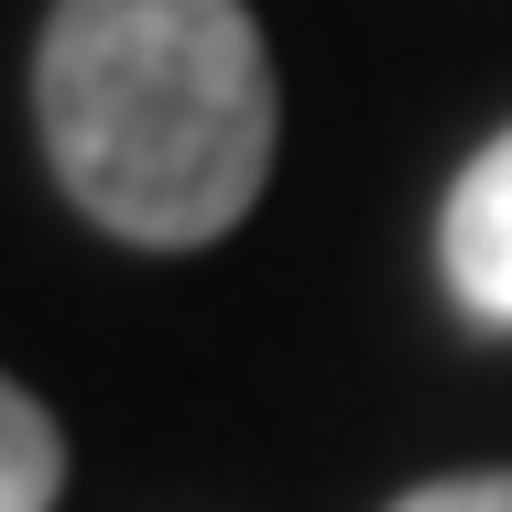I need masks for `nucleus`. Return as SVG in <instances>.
Returning <instances> with one entry per match:
<instances>
[{
	"mask_svg": "<svg viewBox=\"0 0 512 512\" xmlns=\"http://www.w3.org/2000/svg\"><path fill=\"white\" fill-rule=\"evenodd\" d=\"M33 120L66 197L131 251L240 229L273 175V55L240 0H55Z\"/></svg>",
	"mask_w": 512,
	"mask_h": 512,
	"instance_id": "f257e3e1",
	"label": "nucleus"
},
{
	"mask_svg": "<svg viewBox=\"0 0 512 512\" xmlns=\"http://www.w3.org/2000/svg\"><path fill=\"white\" fill-rule=\"evenodd\" d=\"M393 512H512V469H469V480H425Z\"/></svg>",
	"mask_w": 512,
	"mask_h": 512,
	"instance_id": "20e7f679",
	"label": "nucleus"
},
{
	"mask_svg": "<svg viewBox=\"0 0 512 512\" xmlns=\"http://www.w3.org/2000/svg\"><path fill=\"white\" fill-rule=\"evenodd\" d=\"M55 480H66L55 414L33 404V393H11V404H0V512H44V502H55Z\"/></svg>",
	"mask_w": 512,
	"mask_h": 512,
	"instance_id": "7ed1b4c3",
	"label": "nucleus"
},
{
	"mask_svg": "<svg viewBox=\"0 0 512 512\" xmlns=\"http://www.w3.org/2000/svg\"><path fill=\"white\" fill-rule=\"evenodd\" d=\"M436 251H447V295L480 316V327H502V338H512V131H502V142H480V153L458 164Z\"/></svg>",
	"mask_w": 512,
	"mask_h": 512,
	"instance_id": "f03ea898",
	"label": "nucleus"
}]
</instances>
